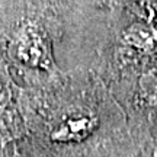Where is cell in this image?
<instances>
[{
  "label": "cell",
  "instance_id": "6da1fadb",
  "mask_svg": "<svg viewBox=\"0 0 157 157\" xmlns=\"http://www.w3.org/2000/svg\"><path fill=\"white\" fill-rule=\"evenodd\" d=\"M9 51L17 63L26 67L51 71L56 66L50 39L44 29L34 23H26L17 29L10 41Z\"/></svg>",
  "mask_w": 157,
  "mask_h": 157
},
{
  "label": "cell",
  "instance_id": "7a4b0ae2",
  "mask_svg": "<svg viewBox=\"0 0 157 157\" xmlns=\"http://www.w3.org/2000/svg\"><path fill=\"white\" fill-rule=\"evenodd\" d=\"M98 125V119L89 113H70L52 127L50 137L60 144H71L87 138Z\"/></svg>",
  "mask_w": 157,
  "mask_h": 157
},
{
  "label": "cell",
  "instance_id": "3957f363",
  "mask_svg": "<svg viewBox=\"0 0 157 157\" xmlns=\"http://www.w3.org/2000/svg\"><path fill=\"white\" fill-rule=\"evenodd\" d=\"M122 42L141 54H154L157 51V29L148 22H134L122 32Z\"/></svg>",
  "mask_w": 157,
  "mask_h": 157
},
{
  "label": "cell",
  "instance_id": "277c9868",
  "mask_svg": "<svg viewBox=\"0 0 157 157\" xmlns=\"http://www.w3.org/2000/svg\"><path fill=\"white\" fill-rule=\"evenodd\" d=\"M140 92L148 105H157V68L143 74L140 78Z\"/></svg>",
  "mask_w": 157,
  "mask_h": 157
},
{
  "label": "cell",
  "instance_id": "5b68a950",
  "mask_svg": "<svg viewBox=\"0 0 157 157\" xmlns=\"http://www.w3.org/2000/svg\"><path fill=\"white\" fill-rule=\"evenodd\" d=\"M140 3L144 6V9L148 12L150 21L157 17V0H140Z\"/></svg>",
  "mask_w": 157,
  "mask_h": 157
},
{
  "label": "cell",
  "instance_id": "8992f818",
  "mask_svg": "<svg viewBox=\"0 0 157 157\" xmlns=\"http://www.w3.org/2000/svg\"><path fill=\"white\" fill-rule=\"evenodd\" d=\"M9 102V92L3 83H0V111H3Z\"/></svg>",
  "mask_w": 157,
  "mask_h": 157
},
{
  "label": "cell",
  "instance_id": "52a82bcc",
  "mask_svg": "<svg viewBox=\"0 0 157 157\" xmlns=\"http://www.w3.org/2000/svg\"><path fill=\"white\" fill-rule=\"evenodd\" d=\"M153 156H154V157H157V146L154 147V154H153Z\"/></svg>",
  "mask_w": 157,
  "mask_h": 157
}]
</instances>
